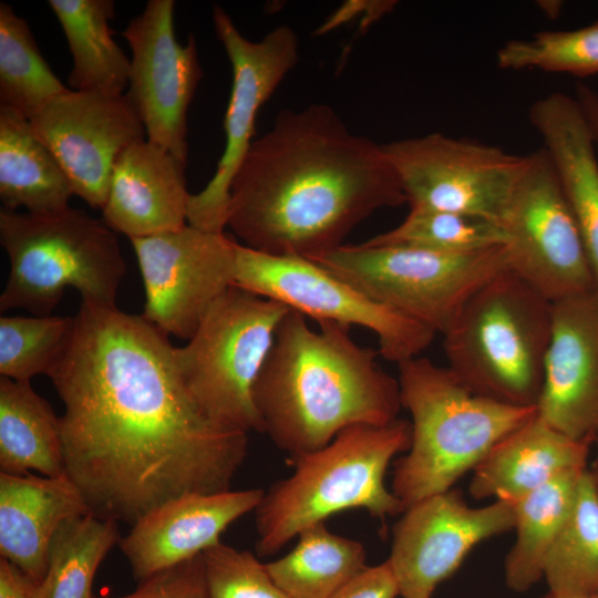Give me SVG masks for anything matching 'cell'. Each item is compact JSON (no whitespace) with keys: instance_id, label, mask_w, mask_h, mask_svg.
<instances>
[{"instance_id":"836d02e7","label":"cell","mask_w":598,"mask_h":598,"mask_svg":"<svg viewBox=\"0 0 598 598\" xmlns=\"http://www.w3.org/2000/svg\"><path fill=\"white\" fill-rule=\"evenodd\" d=\"M74 326V317L1 316L0 374L30 382L49 374L63 353Z\"/></svg>"},{"instance_id":"2e32d148","label":"cell","mask_w":598,"mask_h":598,"mask_svg":"<svg viewBox=\"0 0 598 598\" xmlns=\"http://www.w3.org/2000/svg\"><path fill=\"white\" fill-rule=\"evenodd\" d=\"M514 503L495 499L470 506L458 489L429 496L405 508L393 527L388 558L402 598H432L480 543L514 529Z\"/></svg>"},{"instance_id":"1f68e13d","label":"cell","mask_w":598,"mask_h":598,"mask_svg":"<svg viewBox=\"0 0 598 598\" xmlns=\"http://www.w3.org/2000/svg\"><path fill=\"white\" fill-rule=\"evenodd\" d=\"M507 240L503 227L493 221L445 210L410 208L402 223L364 244L468 254L506 246Z\"/></svg>"},{"instance_id":"4dcf8cb0","label":"cell","mask_w":598,"mask_h":598,"mask_svg":"<svg viewBox=\"0 0 598 598\" xmlns=\"http://www.w3.org/2000/svg\"><path fill=\"white\" fill-rule=\"evenodd\" d=\"M69 89L41 54L28 22L0 3V106L29 120Z\"/></svg>"},{"instance_id":"ac0fdd59","label":"cell","mask_w":598,"mask_h":598,"mask_svg":"<svg viewBox=\"0 0 598 598\" xmlns=\"http://www.w3.org/2000/svg\"><path fill=\"white\" fill-rule=\"evenodd\" d=\"M536 413L566 436L598 441V289L553 302Z\"/></svg>"},{"instance_id":"f35d334b","label":"cell","mask_w":598,"mask_h":598,"mask_svg":"<svg viewBox=\"0 0 598 598\" xmlns=\"http://www.w3.org/2000/svg\"><path fill=\"white\" fill-rule=\"evenodd\" d=\"M575 97L588 123L598 153V92L586 84H578Z\"/></svg>"},{"instance_id":"9a60e30c","label":"cell","mask_w":598,"mask_h":598,"mask_svg":"<svg viewBox=\"0 0 598 598\" xmlns=\"http://www.w3.org/2000/svg\"><path fill=\"white\" fill-rule=\"evenodd\" d=\"M174 0H150L122 31L132 51L125 94L146 138L187 162V111L203 72L194 34L181 44Z\"/></svg>"},{"instance_id":"277c9868","label":"cell","mask_w":598,"mask_h":598,"mask_svg":"<svg viewBox=\"0 0 598 598\" xmlns=\"http://www.w3.org/2000/svg\"><path fill=\"white\" fill-rule=\"evenodd\" d=\"M401 405L411 415L409 451L394 463L391 491L405 508L446 492L536 406L502 403L470 390L427 358L400 362Z\"/></svg>"},{"instance_id":"4fadbf2b","label":"cell","mask_w":598,"mask_h":598,"mask_svg":"<svg viewBox=\"0 0 598 598\" xmlns=\"http://www.w3.org/2000/svg\"><path fill=\"white\" fill-rule=\"evenodd\" d=\"M213 23L233 71L224 118L226 143L213 177L190 195L187 221L199 229L224 231L231 181L254 142L257 113L298 63L299 40L291 28L279 25L251 41L218 6L213 9Z\"/></svg>"},{"instance_id":"ab89813d","label":"cell","mask_w":598,"mask_h":598,"mask_svg":"<svg viewBox=\"0 0 598 598\" xmlns=\"http://www.w3.org/2000/svg\"><path fill=\"white\" fill-rule=\"evenodd\" d=\"M588 472H589L590 478H591V481H592V483H594V485H595V487H596V489L598 492V457H597V460L595 462L594 467L591 470H588Z\"/></svg>"},{"instance_id":"5b68a950","label":"cell","mask_w":598,"mask_h":598,"mask_svg":"<svg viewBox=\"0 0 598 598\" xmlns=\"http://www.w3.org/2000/svg\"><path fill=\"white\" fill-rule=\"evenodd\" d=\"M411 422L353 425L326 446L292 457V474L270 486L255 509L260 556L274 555L303 529L348 509L384 519L404 512L384 476L411 445Z\"/></svg>"},{"instance_id":"44dd1931","label":"cell","mask_w":598,"mask_h":598,"mask_svg":"<svg viewBox=\"0 0 598 598\" xmlns=\"http://www.w3.org/2000/svg\"><path fill=\"white\" fill-rule=\"evenodd\" d=\"M528 121L543 141L575 216L598 289V153L575 95L536 100Z\"/></svg>"},{"instance_id":"8fae6325","label":"cell","mask_w":598,"mask_h":598,"mask_svg":"<svg viewBox=\"0 0 598 598\" xmlns=\"http://www.w3.org/2000/svg\"><path fill=\"white\" fill-rule=\"evenodd\" d=\"M382 147L410 208L445 210L498 225L527 164V155L442 133Z\"/></svg>"},{"instance_id":"4316f807","label":"cell","mask_w":598,"mask_h":598,"mask_svg":"<svg viewBox=\"0 0 598 598\" xmlns=\"http://www.w3.org/2000/svg\"><path fill=\"white\" fill-rule=\"evenodd\" d=\"M585 471L565 473L514 502L516 539L504 563L512 590L526 591L544 578L547 555L571 512Z\"/></svg>"},{"instance_id":"8992f818","label":"cell","mask_w":598,"mask_h":598,"mask_svg":"<svg viewBox=\"0 0 598 598\" xmlns=\"http://www.w3.org/2000/svg\"><path fill=\"white\" fill-rule=\"evenodd\" d=\"M0 243L10 260L1 312L51 316L69 287L84 303L116 308L126 268L115 231L102 219L70 206L50 214L2 207Z\"/></svg>"},{"instance_id":"ba28073f","label":"cell","mask_w":598,"mask_h":598,"mask_svg":"<svg viewBox=\"0 0 598 598\" xmlns=\"http://www.w3.org/2000/svg\"><path fill=\"white\" fill-rule=\"evenodd\" d=\"M289 310L234 285L212 305L188 342L175 347L182 379L208 417L262 433L254 389Z\"/></svg>"},{"instance_id":"484cf974","label":"cell","mask_w":598,"mask_h":598,"mask_svg":"<svg viewBox=\"0 0 598 598\" xmlns=\"http://www.w3.org/2000/svg\"><path fill=\"white\" fill-rule=\"evenodd\" d=\"M72 55L68 76L75 91L122 95L131 60L112 37L113 0H49Z\"/></svg>"},{"instance_id":"74e56055","label":"cell","mask_w":598,"mask_h":598,"mask_svg":"<svg viewBox=\"0 0 598 598\" xmlns=\"http://www.w3.org/2000/svg\"><path fill=\"white\" fill-rule=\"evenodd\" d=\"M0 598H41V581L0 557Z\"/></svg>"},{"instance_id":"603a6c76","label":"cell","mask_w":598,"mask_h":598,"mask_svg":"<svg viewBox=\"0 0 598 598\" xmlns=\"http://www.w3.org/2000/svg\"><path fill=\"white\" fill-rule=\"evenodd\" d=\"M590 444L558 432L537 413L501 439L473 470L470 494L516 502L569 472L587 470Z\"/></svg>"},{"instance_id":"e0dca14e","label":"cell","mask_w":598,"mask_h":598,"mask_svg":"<svg viewBox=\"0 0 598 598\" xmlns=\"http://www.w3.org/2000/svg\"><path fill=\"white\" fill-rule=\"evenodd\" d=\"M30 123L60 163L73 194L101 209L117 156L146 138L144 125L125 94L69 89Z\"/></svg>"},{"instance_id":"e575fe53","label":"cell","mask_w":598,"mask_h":598,"mask_svg":"<svg viewBox=\"0 0 598 598\" xmlns=\"http://www.w3.org/2000/svg\"><path fill=\"white\" fill-rule=\"evenodd\" d=\"M203 556L208 598H291L248 550L218 542Z\"/></svg>"},{"instance_id":"7a4b0ae2","label":"cell","mask_w":598,"mask_h":598,"mask_svg":"<svg viewBox=\"0 0 598 598\" xmlns=\"http://www.w3.org/2000/svg\"><path fill=\"white\" fill-rule=\"evenodd\" d=\"M404 203L382 144L315 103L280 112L254 140L231 181L226 227L250 249L313 259L374 212Z\"/></svg>"},{"instance_id":"d4e9b609","label":"cell","mask_w":598,"mask_h":598,"mask_svg":"<svg viewBox=\"0 0 598 598\" xmlns=\"http://www.w3.org/2000/svg\"><path fill=\"white\" fill-rule=\"evenodd\" d=\"M65 474L60 416L30 382L0 378V472Z\"/></svg>"},{"instance_id":"6da1fadb","label":"cell","mask_w":598,"mask_h":598,"mask_svg":"<svg viewBox=\"0 0 598 598\" xmlns=\"http://www.w3.org/2000/svg\"><path fill=\"white\" fill-rule=\"evenodd\" d=\"M168 336L142 315L82 302L48 377L63 402L65 474L91 514L131 526L181 495L228 491L245 432L208 417Z\"/></svg>"},{"instance_id":"9c48e42d","label":"cell","mask_w":598,"mask_h":598,"mask_svg":"<svg viewBox=\"0 0 598 598\" xmlns=\"http://www.w3.org/2000/svg\"><path fill=\"white\" fill-rule=\"evenodd\" d=\"M310 260L442 336L481 288L509 269L506 246L446 254L361 243Z\"/></svg>"},{"instance_id":"cb8c5ba5","label":"cell","mask_w":598,"mask_h":598,"mask_svg":"<svg viewBox=\"0 0 598 598\" xmlns=\"http://www.w3.org/2000/svg\"><path fill=\"white\" fill-rule=\"evenodd\" d=\"M71 184L60 163L35 135L30 120L0 106V199L3 208L50 214L69 207Z\"/></svg>"},{"instance_id":"60d3db41","label":"cell","mask_w":598,"mask_h":598,"mask_svg":"<svg viewBox=\"0 0 598 598\" xmlns=\"http://www.w3.org/2000/svg\"><path fill=\"white\" fill-rule=\"evenodd\" d=\"M594 597L598 598V591L594 595Z\"/></svg>"},{"instance_id":"52a82bcc","label":"cell","mask_w":598,"mask_h":598,"mask_svg":"<svg viewBox=\"0 0 598 598\" xmlns=\"http://www.w3.org/2000/svg\"><path fill=\"white\" fill-rule=\"evenodd\" d=\"M553 302L507 269L481 288L443 334L448 368L474 393L536 406Z\"/></svg>"},{"instance_id":"5bb4252c","label":"cell","mask_w":598,"mask_h":598,"mask_svg":"<svg viewBox=\"0 0 598 598\" xmlns=\"http://www.w3.org/2000/svg\"><path fill=\"white\" fill-rule=\"evenodd\" d=\"M130 240L144 283L142 316L165 334L189 340L212 305L235 285L239 243L225 231L189 224Z\"/></svg>"},{"instance_id":"d6a6232c","label":"cell","mask_w":598,"mask_h":598,"mask_svg":"<svg viewBox=\"0 0 598 598\" xmlns=\"http://www.w3.org/2000/svg\"><path fill=\"white\" fill-rule=\"evenodd\" d=\"M502 70H538L588 78L598 74V19L571 30H542L512 39L496 52Z\"/></svg>"},{"instance_id":"83f0119b","label":"cell","mask_w":598,"mask_h":598,"mask_svg":"<svg viewBox=\"0 0 598 598\" xmlns=\"http://www.w3.org/2000/svg\"><path fill=\"white\" fill-rule=\"evenodd\" d=\"M296 546L266 565L274 581L291 598H332L365 567V549L331 533L324 523L303 529Z\"/></svg>"},{"instance_id":"30bf717a","label":"cell","mask_w":598,"mask_h":598,"mask_svg":"<svg viewBox=\"0 0 598 598\" xmlns=\"http://www.w3.org/2000/svg\"><path fill=\"white\" fill-rule=\"evenodd\" d=\"M235 286L276 300L318 323L363 327L377 336L379 354L396 364L417 357L436 334L299 256L268 255L238 244Z\"/></svg>"},{"instance_id":"f546056e","label":"cell","mask_w":598,"mask_h":598,"mask_svg":"<svg viewBox=\"0 0 598 598\" xmlns=\"http://www.w3.org/2000/svg\"><path fill=\"white\" fill-rule=\"evenodd\" d=\"M120 539L112 519L86 514L63 522L49 547L41 598H94L97 568Z\"/></svg>"},{"instance_id":"d590c367","label":"cell","mask_w":598,"mask_h":598,"mask_svg":"<svg viewBox=\"0 0 598 598\" xmlns=\"http://www.w3.org/2000/svg\"><path fill=\"white\" fill-rule=\"evenodd\" d=\"M115 598H208L204 556L154 574L134 591Z\"/></svg>"},{"instance_id":"7c38bea8","label":"cell","mask_w":598,"mask_h":598,"mask_svg":"<svg viewBox=\"0 0 598 598\" xmlns=\"http://www.w3.org/2000/svg\"><path fill=\"white\" fill-rule=\"evenodd\" d=\"M509 270L550 302L596 289L585 246L544 147L526 167L501 221Z\"/></svg>"},{"instance_id":"3957f363","label":"cell","mask_w":598,"mask_h":598,"mask_svg":"<svg viewBox=\"0 0 598 598\" xmlns=\"http://www.w3.org/2000/svg\"><path fill=\"white\" fill-rule=\"evenodd\" d=\"M318 324L290 309L254 389L262 433L291 457L347 427L389 424L402 408L399 381L378 364V351L359 346L348 327Z\"/></svg>"},{"instance_id":"ffe728a7","label":"cell","mask_w":598,"mask_h":598,"mask_svg":"<svg viewBox=\"0 0 598 598\" xmlns=\"http://www.w3.org/2000/svg\"><path fill=\"white\" fill-rule=\"evenodd\" d=\"M186 163L147 138L127 146L114 163L102 220L130 239L185 226Z\"/></svg>"},{"instance_id":"7402d4cb","label":"cell","mask_w":598,"mask_h":598,"mask_svg":"<svg viewBox=\"0 0 598 598\" xmlns=\"http://www.w3.org/2000/svg\"><path fill=\"white\" fill-rule=\"evenodd\" d=\"M91 514L66 474L56 477L0 472V555L42 581L51 540L61 524Z\"/></svg>"},{"instance_id":"d6986e66","label":"cell","mask_w":598,"mask_h":598,"mask_svg":"<svg viewBox=\"0 0 598 598\" xmlns=\"http://www.w3.org/2000/svg\"><path fill=\"white\" fill-rule=\"evenodd\" d=\"M265 495L260 488L190 493L174 497L132 525L118 545L143 580L189 560L217 544L227 527L255 511Z\"/></svg>"},{"instance_id":"8d00e7d4","label":"cell","mask_w":598,"mask_h":598,"mask_svg":"<svg viewBox=\"0 0 598 598\" xmlns=\"http://www.w3.org/2000/svg\"><path fill=\"white\" fill-rule=\"evenodd\" d=\"M398 596H400L399 585L386 559L375 566H365L332 598H396Z\"/></svg>"},{"instance_id":"f1b7e54d","label":"cell","mask_w":598,"mask_h":598,"mask_svg":"<svg viewBox=\"0 0 598 598\" xmlns=\"http://www.w3.org/2000/svg\"><path fill=\"white\" fill-rule=\"evenodd\" d=\"M550 595L588 597L598 591V492L586 470L569 516L545 561Z\"/></svg>"}]
</instances>
